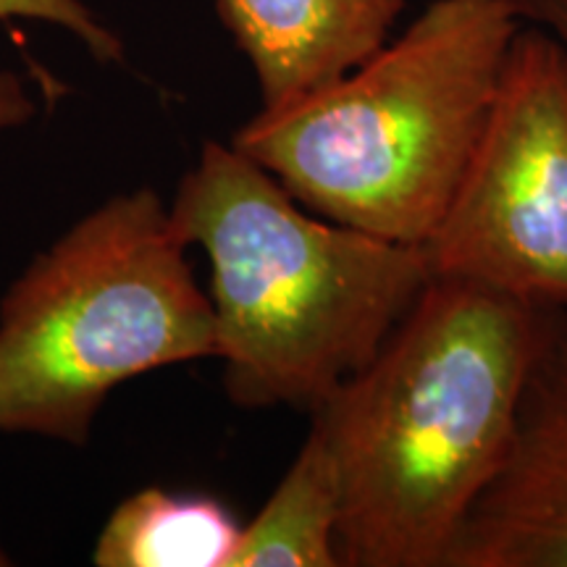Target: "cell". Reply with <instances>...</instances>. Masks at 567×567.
Here are the masks:
<instances>
[{
  "mask_svg": "<svg viewBox=\"0 0 567 567\" xmlns=\"http://www.w3.org/2000/svg\"><path fill=\"white\" fill-rule=\"evenodd\" d=\"M559 310L431 279L373 363L310 417L334 455L344 567H444L513 450Z\"/></svg>",
  "mask_w": 567,
  "mask_h": 567,
  "instance_id": "obj_1",
  "label": "cell"
},
{
  "mask_svg": "<svg viewBox=\"0 0 567 567\" xmlns=\"http://www.w3.org/2000/svg\"><path fill=\"white\" fill-rule=\"evenodd\" d=\"M168 210L210 260L216 358L247 410H316L373 363L434 279L425 245L313 216L221 142H205Z\"/></svg>",
  "mask_w": 567,
  "mask_h": 567,
  "instance_id": "obj_2",
  "label": "cell"
},
{
  "mask_svg": "<svg viewBox=\"0 0 567 567\" xmlns=\"http://www.w3.org/2000/svg\"><path fill=\"white\" fill-rule=\"evenodd\" d=\"M523 24L509 0H431L371 59L264 109L231 145L318 216L425 245L484 137Z\"/></svg>",
  "mask_w": 567,
  "mask_h": 567,
  "instance_id": "obj_3",
  "label": "cell"
},
{
  "mask_svg": "<svg viewBox=\"0 0 567 567\" xmlns=\"http://www.w3.org/2000/svg\"><path fill=\"white\" fill-rule=\"evenodd\" d=\"M210 295L151 187L116 195L32 260L0 302V434L87 444L134 375L216 358Z\"/></svg>",
  "mask_w": 567,
  "mask_h": 567,
  "instance_id": "obj_4",
  "label": "cell"
},
{
  "mask_svg": "<svg viewBox=\"0 0 567 567\" xmlns=\"http://www.w3.org/2000/svg\"><path fill=\"white\" fill-rule=\"evenodd\" d=\"M425 250L434 279L567 308V48L544 27L515 34L484 137Z\"/></svg>",
  "mask_w": 567,
  "mask_h": 567,
  "instance_id": "obj_5",
  "label": "cell"
},
{
  "mask_svg": "<svg viewBox=\"0 0 567 567\" xmlns=\"http://www.w3.org/2000/svg\"><path fill=\"white\" fill-rule=\"evenodd\" d=\"M444 567H567V326L523 396L507 463L467 515Z\"/></svg>",
  "mask_w": 567,
  "mask_h": 567,
  "instance_id": "obj_6",
  "label": "cell"
},
{
  "mask_svg": "<svg viewBox=\"0 0 567 567\" xmlns=\"http://www.w3.org/2000/svg\"><path fill=\"white\" fill-rule=\"evenodd\" d=\"M264 109L337 82L384 48L408 0H216Z\"/></svg>",
  "mask_w": 567,
  "mask_h": 567,
  "instance_id": "obj_7",
  "label": "cell"
},
{
  "mask_svg": "<svg viewBox=\"0 0 567 567\" xmlns=\"http://www.w3.org/2000/svg\"><path fill=\"white\" fill-rule=\"evenodd\" d=\"M342 488L321 423H310L295 463L243 528L229 567H342L337 528Z\"/></svg>",
  "mask_w": 567,
  "mask_h": 567,
  "instance_id": "obj_8",
  "label": "cell"
},
{
  "mask_svg": "<svg viewBox=\"0 0 567 567\" xmlns=\"http://www.w3.org/2000/svg\"><path fill=\"white\" fill-rule=\"evenodd\" d=\"M243 528L210 496L142 488L113 509L92 549L101 567H229Z\"/></svg>",
  "mask_w": 567,
  "mask_h": 567,
  "instance_id": "obj_9",
  "label": "cell"
},
{
  "mask_svg": "<svg viewBox=\"0 0 567 567\" xmlns=\"http://www.w3.org/2000/svg\"><path fill=\"white\" fill-rule=\"evenodd\" d=\"M0 19H38L59 24L76 34L97 61H122L124 45L109 27L95 19L82 0H0ZM34 116V103L24 82L11 71H0V134L27 124Z\"/></svg>",
  "mask_w": 567,
  "mask_h": 567,
  "instance_id": "obj_10",
  "label": "cell"
},
{
  "mask_svg": "<svg viewBox=\"0 0 567 567\" xmlns=\"http://www.w3.org/2000/svg\"><path fill=\"white\" fill-rule=\"evenodd\" d=\"M526 24L544 27L567 48V0H509Z\"/></svg>",
  "mask_w": 567,
  "mask_h": 567,
  "instance_id": "obj_11",
  "label": "cell"
},
{
  "mask_svg": "<svg viewBox=\"0 0 567 567\" xmlns=\"http://www.w3.org/2000/svg\"><path fill=\"white\" fill-rule=\"evenodd\" d=\"M0 565H9V559H6L3 551H0Z\"/></svg>",
  "mask_w": 567,
  "mask_h": 567,
  "instance_id": "obj_12",
  "label": "cell"
}]
</instances>
